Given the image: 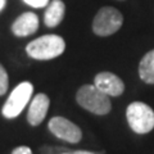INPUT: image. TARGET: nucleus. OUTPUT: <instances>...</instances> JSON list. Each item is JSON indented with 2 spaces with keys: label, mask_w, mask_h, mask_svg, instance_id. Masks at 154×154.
Returning a JSON list of instances; mask_svg holds the SVG:
<instances>
[{
  "label": "nucleus",
  "mask_w": 154,
  "mask_h": 154,
  "mask_svg": "<svg viewBox=\"0 0 154 154\" xmlns=\"http://www.w3.org/2000/svg\"><path fill=\"white\" fill-rule=\"evenodd\" d=\"M38 28V17L32 12L21 14L12 25V32L18 37H26L35 33Z\"/></svg>",
  "instance_id": "9"
},
{
  "label": "nucleus",
  "mask_w": 154,
  "mask_h": 154,
  "mask_svg": "<svg viewBox=\"0 0 154 154\" xmlns=\"http://www.w3.org/2000/svg\"><path fill=\"white\" fill-rule=\"evenodd\" d=\"M60 154H95V153L88 152V150H67V152L60 153Z\"/></svg>",
  "instance_id": "15"
},
{
  "label": "nucleus",
  "mask_w": 154,
  "mask_h": 154,
  "mask_svg": "<svg viewBox=\"0 0 154 154\" xmlns=\"http://www.w3.org/2000/svg\"><path fill=\"white\" fill-rule=\"evenodd\" d=\"M23 2L32 8H44V7H48L50 0H23Z\"/></svg>",
  "instance_id": "13"
},
{
  "label": "nucleus",
  "mask_w": 154,
  "mask_h": 154,
  "mask_svg": "<svg viewBox=\"0 0 154 154\" xmlns=\"http://www.w3.org/2000/svg\"><path fill=\"white\" fill-rule=\"evenodd\" d=\"M12 154H32V150L28 146L22 145V146H17L16 149H13Z\"/></svg>",
  "instance_id": "14"
},
{
  "label": "nucleus",
  "mask_w": 154,
  "mask_h": 154,
  "mask_svg": "<svg viewBox=\"0 0 154 154\" xmlns=\"http://www.w3.org/2000/svg\"><path fill=\"white\" fill-rule=\"evenodd\" d=\"M8 73H7V71L5 68L0 64V96L4 95L7 93V90H8Z\"/></svg>",
  "instance_id": "12"
},
{
  "label": "nucleus",
  "mask_w": 154,
  "mask_h": 154,
  "mask_svg": "<svg viewBox=\"0 0 154 154\" xmlns=\"http://www.w3.org/2000/svg\"><path fill=\"white\" fill-rule=\"evenodd\" d=\"M94 85L108 96H119L125 91V84L112 72H100L95 76Z\"/></svg>",
  "instance_id": "7"
},
{
  "label": "nucleus",
  "mask_w": 154,
  "mask_h": 154,
  "mask_svg": "<svg viewBox=\"0 0 154 154\" xmlns=\"http://www.w3.org/2000/svg\"><path fill=\"white\" fill-rule=\"evenodd\" d=\"M5 5H7V0H0V12L5 8Z\"/></svg>",
  "instance_id": "16"
},
{
  "label": "nucleus",
  "mask_w": 154,
  "mask_h": 154,
  "mask_svg": "<svg viewBox=\"0 0 154 154\" xmlns=\"http://www.w3.org/2000/svg\"><path fill=\"white\" fill-rule=\"evenodd\" d=\"M66 13V5L62 0H51L48 4V8L44 14V22L48 27L54 28L63 21Z\"/></svg>",
  "instance_id": "10"
},
{
  "label": "nucleus",
  "mask_w": 154,
  "mask_h": 154,
  "mask_svg": "<svg viewBox=\"0 0 154 154\" xmlns=\"http://www.w3.org/2000/svg\"><path fill=\"white\" fill-rule=\"evenodd\" d=\"M48 127H49L50 132L54 136L59 137L67 143L76 144L81 141V139H82L81 128L64 117H53L49 121Z\"/></svg>",
  "instance_id": "6"
},
{
  "label": "nucleus",
  "mask_w": 154,
  "mask_h": 154,
  "mask_svg": "<svg viewBox=\"0 0 154 154\" xmlns=\"http://www.w3.org/2000/svg\"><path fill=\"white\" fill-rule=\"evenodd\" d=\"M32 93H33V86L28 81H23L17 88H14V90L9 95V98L7 99L5 104L3 105L2 113L4 117L16 118L17 116L21 114L27 103L30 102Z\"/></svg>",
  "instance_id": "5"
},
{
  "label": "nucleus",
  "mask_w": 154,
  "mask_h": 154,
  "mask_svg": "<svg viewBox=\"0 0 154 154\" xmlns=\"http://www.w3.org/2000/svg\"><path fill=\"white\" fill-rule=\"evenodd\" d=\"M50 105V100L48 98V95L45 94H37L35 98L32 99V102L28 108L27 113V121L31 126H38L42 121H44L45 116L48 113Z\"/></svg>",
  "instance_id": "8"
},
{
  "label": "nucleus",
  "mask_w": 154,
  "mask_h": 154,
  "mask_svg": "<svg viewBox=\"0 0 154 154\" xmlns=\"http://www.w3.org/2000/svg\"><path fill=\"white\" fill-rule=\"evenodd\" d=\"M139 76L145 84H154V50L148 51L139 64Z\"/></svg>",
  "instance_id": "11"
},
{
  "label": "nucleus",
  "mask_w": 154,
  "mask_h": 154,
  "mask_svg": "<svg viewBox=\"0 0 154 154\" xmlns=\"http://www.w3.org/2000/svg\"><path fill=\"white\" fill-rule=\"evenodd\" d=\"M123 16L113 7H104L96 13L93 21V31L98 36H109L122 27Z\"/></svg>",
  "instance_id": "4"
},
{
  "label": "nucleus",
  "mask_w": 154,
  "mask_h": 154,
  "mask_svg": "<svg viewBox=\"0 0 154 154\" xmlns=\"http://www.w3.org/2000/svg\"><path fill=\"white\" fill-rule=\"evenodd\" d=\"M76 100L80 107L89 110V112L104 116L108 114L112 109L109 96L102 93L95 85H84L77 90Z\"/></svg>",
  "instance_id": "2"
},
{
  "label": "nucleus",
  "mask_w": 154,
  "mask_h": 154,
  "mask_svg": "<svg viewBox=\"0 0 154 154\" xmlns=\"http://www.w3.org/2000/svg\"><path fill=\"white\" fill-rule=\"evenodd\" d=\"M128 126L136 134H148L154 128V110L143 102H134L126 109Z\"/></svg>",
  "instance_id": "3"
},
{
  "label": "nucleus",
  "mask_w": 154,
  "mask_h": 154,
  "mask_svg": "<svg viewBox=\"0 0 154 154\" xmlns=\"http://www.w3.org/2000/svg\"><path fill=\"white\" fill-rule=\"evenodd\" d=\"M66 42L58 35H44L37 37L26 46V51L32 59L49 60L63 54Z\"/></svg>",
  "instance_id": "1"
}]
</instances>
